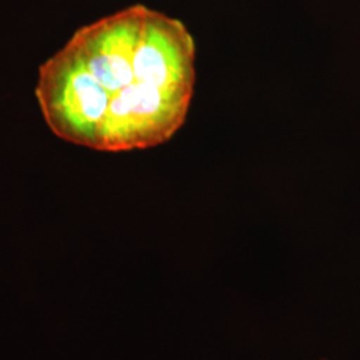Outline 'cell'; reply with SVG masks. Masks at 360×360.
Here are the masks:
<instances>
[{
	"label": "cell",
	"mask_w": 360,
	"mask_h": 360,
	"mask_svg": "<svg viewBox=\"0 0 360 360\" xmlns=\"http://www.w3.org/2000/svg\"><path fill=\"white\" fill-rule=\"evenodd\" d=\"M196 46L179 19L135 4L79 28L39 68L35 96L58 138L103 153L153 148L184 124Z\"/></svg>",
	"instance_id": "1"
}]
</instances>
